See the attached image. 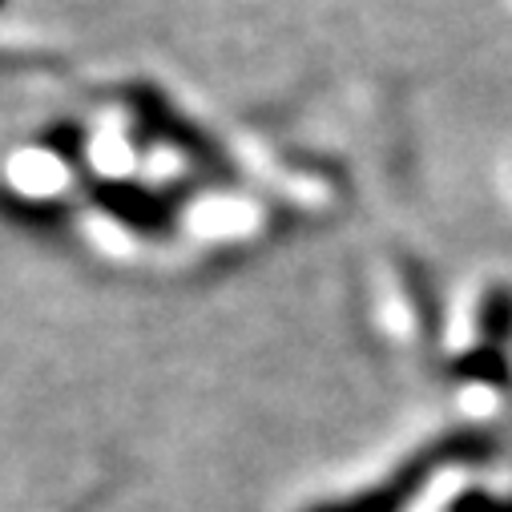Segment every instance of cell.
I'll use <instances>...</instances> for the list:
<instances>
[{
	"instance_id": "cell-1",
	"label": "cell",
	"mask_w": 512,
	"mask_h": 512,
	"mask_svg": "<svg viewBox=\"0 0 512 512\" xmlns=\"http://www.w3.org/2000/svg\"><path fill=\"white\" fill-rule=\"evenodd\" d=\"M488 456H492V436L472 432V428L448 432V436H440L436 444L420 448L408 464H400L388 480H379L375 488H363V492H355V496H339V500L311 504L307 512H404L436 472H444V468H452V464H480V460H488Z\"/></svg>"
},
{
	"instance_id": "cell-2",
	"label": "cell",
	"mask_w": 512,
	"mask_h": 512,
	"mask_svg": "<svg viewBox=\"0 0 512 512\" xmlns=\"http://www.w3.org/2000/svg\"><path fill=\"white\" fill-rule=\"evenodd\" d=\"M452 375H456V379H464V383L504 388V383H508V363H504V351H500V347L484 343V347H476V351L460 355V359L452 363Z\"/></svg>"
},
{
	"instance_id": "cell-3",
	"label": "cell",
	"mask_w": 512,
	"mask_h": 512,
	"mask_svg": "<svg viewBox=\"0 0 512 512\" xmlns=\"http://www.w3.org/2000/svg\"><path fill=\"white\" fill-rule=\"evenodd\" d=\"M476 323H480L484 343H492V347H500L504 339H512V291L508 287H492L484 295V303H480Z\"/></svg>"
},
{
	"instance_id": "cell-4",
	"label": "cell",
	"mask_w": 512,
	"mask_h": 512,
	"mask_svg": "<svg viewBox=\"0 0 512 512\" xmlns=\"http://www.w3.org/2000/svg\"><path fill=\"white\" fill-rule=\"evenodd\" d=\"M448 512H512V500H504V496H492V492H480V488H472V492L456 496Z\"/></svg>"
}]
</instances>
